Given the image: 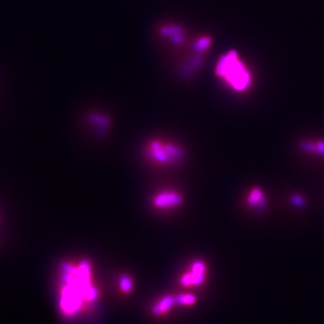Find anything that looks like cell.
<instances>
[{
	"instance_id": "cell-1",
	"label": "cell",
	"mask_w": 324,
	"mask_h": 324,
	"mask_svg": "<svg viewBox=\"0 0 324 324\" xmlns=\"http://www.w3.org/2000/svg\"><path fill=\"white\" fill-rule=\"evenodd\" d=\"M62 282L64 286L60 295V309L65 314L71 315L79 309L82 297L94 300L98 291L91 286L90 266L88 261H83L78 268L65 263L62 265Z\"/></svg>"
},
{
	"instance_id": "cell-2",
	"label": "cell",
	"mask_w": 324,
	"mask_h": 324,
	"mask_svg": "<svg viewBox=\"0 0 324 324\" xmlns=\"http://www.w3.org/2000/svg\"><path fill=\"white\" fill-rule=\"evenodd\" d=\"M215 74L225 85L239 93L247 91L252 86V73L237 51H229L219 59Z\"/></svg>"
},
{
	"instance_id": "cell-3",
	"label": "cell",
	"mask_w": 324,
	"mask_h": 324,
	"mask_svg": "<svg viewBox=\"0 0 324 324\" xmlns=\"http://www.w3.org/2000/svg\"><path fill=\"white\" fill-rule=\"evenodd\" d=\"M150 152L152 158L159 162L171 161L174 158L180 157V150L175 146L162 145L158 141H154L150 146Z\"/></svg>"
},
{
	"instance_id": "cell-4",
	"label": "cell",
	"mask_w": 324,
	"mask_h": 324,
	"mask_svg": "<svg viewBox=\"0 0 324 324\" xmlns=\"http://www.w3.org/2000/svg\"><path fill=\"white\" fill-rule=\"evenodd\" d=\"M205 267L204 263L197 261L193 265L192 272L184 276L181 284L185 286L199 285L205 279Z\"/></svg>"
},
{
	"instance_id": "cell-5",
	"label": "cell",
	"mask_w": 324,
	"mask_h": 324,
	"mask_svg": "<svg viewBox=\"0 0 324 324\" xmlns=\"http://www.w3.org/2000/svg\"><path fill=\"white\" fill-rule=\"evenodd\" d=\"M183 202L182 196L175 192H163L156 196L154 199V204L160 208L173 207L180 205Z\"/></svg>"
},
{
	"instance_id": "cell-6",
	"label": "cell",
	"mask_w": 324,
	"mask_h": 324,
	"mask_svg": "<svg viewBox=\"0 0 324 324\" xmlns=\"http://www.w3.org/2000/svg\"><path fill=\"white\" fill-rule=\"evenodd\" d=\"M248 205L251 207H262L265 204L264 194L259 188H254L247 197Z\"/></svg>"
},
{
	"instance_id": "cell-7",
	"label": "cell",
	"mask_w": 324,
	"mask_h": 324,
	"mask_svg": "<svg viewBox=\"0 0 324 324\" xmlns=\"http://www.w3.org/2000/svg\"><path fill=\"white\" fill-rule=\"evenodd\" d=\"M303 149L312 153L324 156V141H307L303 144Z\"/></svg>"
},
{
	"instance_id": "cell-8",
	"label": "cell",
	"mask_w": 324,
	"mask_h": 324,
	"mask_svg": "<svg viewBox=\"0 0 324 324\" xmlns=\"http://www.w3.org/2000/svg\"><path fill=\"white\" fill-rule=\"evenodd\" d=\"M173 302H174V299L171 297V296L165 297L162 301H160V303H158V305L156 307L154 308V311L156 313H158V314L162 313V312H165L169 309H171L172 304H173Z\"/></svg>"
},
{
	"instance_id": "cell-9",
	"label": "cell",
	"mask_w": 324,
	"mask_h": 324,
	"mask_svg": "<svg viewBox=\"0 0 324 324\" xmlns=\"http://www.w3.org/2000/svg\"><path fill=\"white\" fill-rule=\"evenodd\" d=\"M120 286H121L122 290L125 292V293H128V292H130L132 287V280H131V278L128 277H122V278H121V281H120Z\"/></svg>"
},
{
	"instance_id": "cell-10",
	"label": "cell",
	"mask_w": 324,
	"mask_h": 324,
	"mask_svg": "<svg viewBox=\"0 0 324 324\" xmlns=\"http://www.w3.org/2000/svg\"><path fill=\"white\" fill-rule=\"evenodd\" d=\"M196 301V298L195 296H193L191 294H185V295H180L179 298L177 299V302L179 303V304H191V303H194V302Z\"/></svg>"
}]
</instances>
